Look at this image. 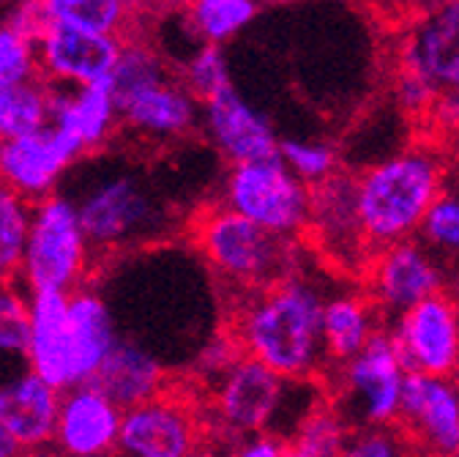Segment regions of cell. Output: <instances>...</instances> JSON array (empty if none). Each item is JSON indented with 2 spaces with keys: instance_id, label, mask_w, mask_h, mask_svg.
<instances>
[{
  "instance_id": "6da1fadb",
  "label": "cell",
  "mask_w": 459,
  "mask_h": 457,
  "mask_svg": "<svg viewBox=\"0 0 459 457\" xmlns=\"http://www.w3.org/2000/svg\"><path fill=\"white\" fill-rule=\"evenodd\" d=\"M323 302V291L301 274L244 296L233 321L238 351L284 381H312L325 367Z\"/></svg>"
},
{
  "instance_id": "7a4b0ae2",
  "label": "cell",
  "mask_w": 459,
  "mask_h": 457,
  "mask_svg": "<svg viewBox=\"0 0 459 457\" xmlns=\"http://www.w3.org/2000/svg\"><path fill=\"white\" fill-rule=\"evenodd\" d=\"M440 192H446V170L429 151H402L372 164L353 181L361 242L375 252L411 242Z\"/></svg>"
},
{
  "instance_id": "3957f363",
  "label": "cell",
  "mask_w": 459,
  "mask_h": 457,
  "mask_svg": "<svg viewBox=\"0 0 459 457\" xmlns=\"http://www.w3.org/2000/svg\"><path fill=\"white\" fill-rule=\"evenodd\" d=\"M69 198L96 258L151 244L172 227L167 200L137 170H104Z\"/></svg>"
},
{
  "instance_id": "277c9868",
  "label": "cell",
  "mask_w": 459,
  "mask_h": 457,
  "mask_svg": "<svg viewBox=\"0 0 459 457\" xmlns=\"http://www.w3.org/2000/svg\"><path fill=\"white\" fill-rule=\"evenodd\" d=\"M192 239L203 263L241 296L296 274L293 239H279L219 203L192 219Z\"/></svg>"
},
{
  "instance_id": "5b68a950",
  "label": "cell",
  "mask_w": 459,
  "mask_h": 457,
  "mask_svg": "<svg viewBox=\"0 0 459 457\" xmlns=\"http://www.w3.org/2000/svg\"><path fill=\"white\" fill-rule=\"evenodd\" d=\"M213 383V419L233 441L268 433L290 444L287 411L307 419L317 409L309 381H284L244 354Z\"/></svg>"
},
{
  "instance_id": "8992f818",
  "label": "cell",
  "mask_w": 459,
  "mask_h": 457,
  "mask_svg": "<svg viewBox=\"0 0 459 457\" xmlns=\"http://www.w3.org/2000/svg\"><path fill=\"white\" fill-rule=\"evenodd\" d=\"M93 250L69 195L55 192L33 203L30 231L17 282L28 294H74L88 285Z\"/></svg>"
},
{
  "instance_id": "52a82bcc",
  "label": "cell",
  "mask_w": 459,
  "mask_h": 457,
  "mask_svg": "<svg viewBox=\"0 0 459 457\" xmlns=\"http://www.w3.org/2000/svg\"><path fill=\"white\" fill-rule=\"evenodd\" d=\"M219 206L279 239H296L309 227L312 189L273 156L230 167L221 179Z\"/></svg>"
},
{
  "instance_id": "ba28073f",
  "label": "cell",
  "mask_w": 459,
  "mask_h": 457,
  "mask_svg": "<svg viewBox=\"0 0 459 457\" xmlns=\"http://www.w3.org/2000/svg\"><path fill=\"white\" fill-rule=\"evenodd\" d=\"M405 378L408 370L399 362L388 329H380L359 356L336 367L339 406L333 409L351 430L394 427Z\"/></svg>"
},
{
  "instance_id": "9c48e42d",
  "label": "cell",
  "mask_w": 459,
  "mask_h": 457,
  "mask_svg": "<svg viewBox=\"0 0 459 457\" xmlns=\"http://www.w3.org/2000/svg\"><path fill=\"white\" fill-rule=\"evenodd\" d=\"M388 334L408 373L454 378L459 370V304L454 296L437 294L411 307Z\"/></svg>"
},
{
  "instance_id": "30bf717a",
  "label": "cell",
  "mask_w": 459,
  "mask_h": 457,
  "mask_svg": "<svg viewBox=\"0 0 459 457\" xmlns=\"http://www.w3.org/2000/svg\"><path fill=\"white\" fill-rule=\"evenodd\" d=\"M203 444L197 411L184 397L164 391L124 411L118 457H189Z\"/></svg>"
},
{
  "instance_id": "8fae6325",
  "label": "cell",
  "mask_w": 459,
  "mask_h": 457,
  "mask_svg": "<svg viewBox=\"0 0 459 457\" xmlns=\"http://www.w3.org/2000/svg\"><path fill=\"white\" fill-rule=\"evenodd\" d=\"M36 47H39V77L47 85L88 88L109 80L115 64H118L124 39L41 22Z\"/></svg>"
},
{
  "instance_id": "7c38bea8",
  "label": "cell",
  "mask_w": 459,
  "mask_h": 457,
  "mask_svg": "<svg viewBox=\"0 0 459 457\" xmlns=\"http://www.w3.org/2000/svg\"><path fill=\"white\" fill-rule=\"evenodd\" d=\"M82 156V148L69 135L49 124L36 135L0 143V184L28 203H39L57 192Z\"/></svg>"
},
{
  "instance_id": "4fadbf2b",
  "label": "cell",
  "mask_w": 459,
  "mask_h": 457,
  "mask_svg": "<svg viewBox=\"0 0 459 457\" xmlns=\"http://www.w3.org/2000/svg\"><path fill=\"white\" fill-rule=\"evenodd\" d=\"M396 427L411 438L421 457L459 454V386L454 378L408 373Z\"/></svg>"
},
{
  "instance_id": "5bb4252c",
  "label": "cell",
  "mask_w": 459,
  "mask_h": 457,
  "mask_svg": "<svg viewBox=\"0 0 459 457\" xmlns=\"http://www.w3.org/2000/svg\"><path fill=\"white\" fill-rule=\"evenodd\" d=\"M446 294V274L432 252L416 239L380 250L372 260L369 274V302L377 312L402 315L411 307Z\"/></svg>"
},
{
  "instance_id": "9a60e30c",
  "label": "cell",
  "mask_w": 459,
  "mask_h": 457,
  "mask_svg": "<svg viewBox=\"0 0 459 457\" xmlns=\"http://www.w3.org/2000/svg\"><path fill=\"white\" fill-rule=\"evenodd\" d=\"M200 129L213 151L230 162V167L273 159L279 148L271 119L249 104L236 88L200 104Z\"/></svg>"
},
{
  "instance_id": "2e32d148",
  "label": "cell",
  "mask_w": 459,
  "mask_h": 457,
  "mask_svg": "<svg viewBox=\"0 0 459 457\" xmlns=\"http://www.w3.org/2000/svg\"><path fill=\"white\" fill-rule=\"evenodd\" d=\"M115 107L121 127L148 143H178L200 127V101L176 75L115 99Z\"/></svg>"
},
{
  "instance_id": "e0dca14e",
  "label": "cell",
  "mask_w": 459,
  "mask_h": 457,
  "mask_svg": "<svg viewBox=\"0 0 459 457\" xmlns=\"http://www.w3.org/2000/svg\"><path fill=\"white\" fill-rule=\"evenodd\" d=\"M124 411L91 383L61 391L52 452L57 457H112Z\"/></svg>"
},
{
  "instance_id": "ac0fdd59",
  "label": "cell",
  "mask_w": 459,
  "mask_h": 457,
  "mask_svg": "<svg viewBox=\"0 0 459 457\" xmlns=\"http://www.w3.org/2000/svg\"><path fill=\"white\" fill-rule=\"evenodd\" d=\"M402 72L435 93H459V0L435 6L402 47Z\"/></svg>"
},
{
  "instance_id": "d6986e66",
  "label": "cell",
  "mask_w": 459,
  "mask_h": 457,
  "mask_svg": "<svg viewBox=\"0 0 459 457\" xmlns=\"http://www.w3.org/2000/svg\"><path fill=\"white\" fill-rule=\"evenodd\" d=\"M28 370L57 391L74 389L72 334H69V296L30 294L28 326Z\"/></svg>"
},
{
  "instance_id": "ffe728a7",
  "label": "cell",
  "mask_w": 459,
  "mask_h": 457,
  "mask_svg": "<svg viewBox=\"0 0 459 457\" xmlns=\"http://www.w3.org/2000/svg\"><path fill=\"white\" fill-rule=\"evenodd\" d=\"M57 409H61V391L30 370L0 383V427L25 454L52 446Z\"/></svg>"
},
{
  "instance_id": "44dd1931",
  "label": "cell",
  "mask_w": 459,
  "mask_h": 457,
  "mask_svg": "<svg viewBox=\"0 0 459 457\" xmlns=\"http://www.w3.org/2000/svg\"><path fill=\"white\" fill-rule=\"evenodd\" d=\"M167 383L169 367L164 365V359L129 337H118L115 348L107 354V359L91 378V386L99 389L107 400H112L121 411H129L164 394Z\"/></svg>"
},
{
  "instance_id": "7402d4cb",
  "label": "cell",
  "mask_w": 459,
  "mask_h": 457,
  "mask_svg": "<svg viewBox=\"0 0 459 457\" xmlns=\"http://www.w3.org/2000/svg\"><path fill=\"white\" fill-rule=\"evenodd\" d=\"M52 127L69 135L82 154L104 148L121 127L109 80L88 88H52Z\"/></svg>"
},
{
  "instance_id": "603a6c76",
  "label": "cell",
  "mask_w": 459,
  "mask_h": 457,
  "mask_svg": "<svg viewBox=\"0 0 459 457\" xmlns=\"http://www.w3.org/2000/svg\"><path fill=\"white\" fill-rule=\"evenodd\" d=\"M69 334L74 386L91 383V378L121 337L104 294L93 285H82L80 291L69 294Z\"/></svg>"
},
{
  "instance_id": "cb8c5ba5",
  "label": "cell",
  "mask_w": 459,
  "mask_h": 457,
  "mask_svg": "<svg viewBox=\"0 0 459 457\" xmlns=\"http://www.w3.org/2000/svg\"><path fill=\"white\" fill-rule=\"evenodd\" d=\"M377 307L361 294H333L323 302L320 334H323V354L325 365L342 367L359 356L367 342L380 331Z\"/></svg>"
},
{
  "instance_id": "d4e9b609",
  "label": "cell",
  "mask_w": 459,
  "mask_h": 457,
  "mask_svg": "<svg viewBox=\"0 0 459 457\" xmlns=\"http://www.w3.org/2000/svg\"><path fill=\"white\" fill-rule=\"evenodd\" d=\"M39 0L20 4L0 22V91L39 80Z\"/></svg>"
},
{
  "instance_id": "484cf974",
  "label": "cell",
  "mask_w": 459,
  "mask_h": 457,
  "mask_svg": "<svg viewBox=\"0 0 459 457\" xmlns=\"http://www.w3.org/2000/svg\"><path fill=\"white\" fill-rule=\"evenodd\" d=\"M39 17L52 25L126 39L134 22V6L124 0H39Z\"/></svg>"
},
{
  "instance_id": "4316f807",
  "label": "cell",
  "mask_w": 459,
  "mask_h": 457,
  "mask_svg": "<svg viewBox=\"0 0 459 457\" xmlns=\"http://www.w3.org/2000/svg\"><path fill=\"white\" fill-rule=\"evenodd\" d=\"M260 14L255 0H195L181 14L186 31L197 44L221 47L244 33Z\"/></svg>"
},
{
  "instance_id": "83f0119b",
  "label": "cell",
  "mask_w": 459,
  "mask_h": 457,
  "mask_svg": "<svg viewBox=\"0 0 459 457\" xmlns=\"http://www.w3.org/2000/svg\"><path fill=\"white\" fill-rule=\"evenodd\" d=\"M30 294L17 279H0V383L28 370Z\"/></svg>"
},
{
  "instance_id": "f1b7e54d",
  "label": "cell",
  "mask_w": 459,
  "mask_h": 457,
  "mask_svg": "<svg viewBox=\"0 0 459 457\" xmlns=\"http://www.w3.org/2000/svg\"><path fill=\"white\" fill-rule=\"evenodd\" d=\"M52 124V88L39 77L0 91V143L36 135Z\"/></svg>"
},
{
  "instance_id": "f546056e",
  "label": "cell",
  "mask_w": 459,
  "mask_h": 457,
  "mask_svg": "<svg viewBox=\"0 0 459 457\" xmlns=\"http://www.w3.org/2000/svg\"><path fill=\"white\" fill-rule=\"evenodd\" d=\"M176 77L200 104L230 91V88H236L227 52L221 47H211V44H197L176 69Z\"/></svg>"
},
{
  "instance_id": "4dcf8cb0",
  "label": "cell",
  "mask_w": 459,
  "mask_h": 457,
  "mask_svg": "<svg viewBox=\"0 0 459 457\" xmlns=\"http://www.w3.org/2000/svg\"><path fill=\"white\" fill-rule=\"evenodd\" d=\"M33 203L0 184V279H17L30 231Z\"/></svg>"
},
{
  "instance_id": "1f68e13d",
  "label": "cell",
  "mask_w": 459,
  "mask_h": 457,
  "mask_svg": "<svg viewBox=\"0 0 459 457\" xmlns=\"http://www.w3.org/2000/svg\"><path fill=\"white\" fill-rule=\"evenodd\" d=\"M276 156L290 173L309 189L331 181L339 170V154L325 140H309V137H281Z\"/></svg>"
},
{
  "instance_id": "d6a6232c",
  "label": "cell",
  "mask_w": 459,
  "mask_h": 457,
  "mask_svg": "<svg viewBox=\"0 0 459 457\" xmlns=\"http://www.w3.org/2000/svg\"><path fill=\"white\" fill-rule=\"evenodd\" d=\"M351 427L339 417V411L333 406H317L293 433L290 444L309 457H339V452L344 449L351 438Z\"/></svg>"
},
{
  "instance_id": "836d02e7",
  "label": "cell",
  "mask_w": 459,
  "mask_h": 457,
  "mask_svg": "<svg viewBox=\"0 0 459 457\" xmlns=\"http://www.w3.org/2000/svg\"><path fill=\"white\" fill-rule=\"evenodd\" d=\"M416 236V242L432 255H459V198L454 189L437 195V200L424 214Z\"/></svg>"
},
{
  "instance_id": "e575fe53",
  "label": "cell",
  "mask_w": 459,
  "mask_h": 457,
  "mask_svg": "<svg viewBox=\"0 0 459 457\" xmlns=\"http://www.w3.org/2000/svg\"><path fill=\"white\" fill-rule=\"evenodd\" d=\"M339 457H421V452L394 425L353 430Z\"/></svg>"
},
{
  "instance_id": "d590c367",
  "label": "cell",
  "mask_w": 459,
  "mask_h": 457,
  "mask_svg": "<svg viewBox=\"0 0 459 457\" xmlns=\"http://www.w3.org/2000/svg\"><path fill=\"white\" fill-rule=\"evenodd\" d=\"M287 444L276 435H249V438H238L233 441V449H230V457H284Z\"/></svg>"
},
{
  "instance_id": "8d00e7d4",
  "label": "cell",
  "mask_w": 459,
  "mask_h": 457,
  "mask_svg": "<svg viewBox=\"0 0 459 457\" xmlns=\"http://www.w3.org/2000/svg\"><path fill=\"white\" fill-rule=\"evenodd\" d=\"M432 110L443 127L459 132V93H437L432 101Z\"/></svg>"
},
{
  "instance_id": "74e56055",
  "label": "cell",
  "mask_w": 459,
  "mask_h": 457,
  "mask_svg": "<svg viewBox=\"0 0 459 457\" xmlns=\"http://www.w3.org/2000/svg\"><path fill=\"white\" fill-rule=\"evenodd\" d=\"M25 452L14 444V438L0 427V457H22Z\"/></svg>"
},
{
  "instance_id": "f35d334b",
  "label": "cell",
  "mask_w": 459,
  "mask_h": 457,
  "mask_svg": "<svg viewBox=\"0 0 459 457\" xmlns=\"http://www.w3.org/2000/svg\"><path fill=\"white\" fill-rule=\"evenodd\" d=\"M22 457H57L52 449H44V452H30V454H22Z\"/></svg>"
},
{
  "instance_id": "ab89813d",
  "label": "cell",
  "mask_w": 459,
  "mask_h": 457,
  "mask_svg": "<svg viewBox=\"0 0 459 457\" xmlns=\"http://www.w3.org/2000/svg\"><path fill=\"white\" fill-rule=\"evenodd\" d=\"M284 457H309V454H304V452H299V449H293V446H287Z\"/></svg>"
},
{
  "instance_id": "60d3db41",
  "label": "cell",
  "mask_w": 459,
  "mask_h": 457,
  "mask_svg": "<svg viewBox=\"0 0 459 457\" xmlns=\"http://www.w3.org/2000/svg\"><path fill=\"white\" fill-rule=\"evenodd\" d=\"M189 457H211V454H208L205 449H197V452H195V454H189Z\"/></svg>"
},
{
  "instance_id": "b9f144b4",
  "label": "cell",
  "mask_w": 459,
  "mask_h": 457,
  "mask_svg": "<svg viewBox=\"0 0 459 457\" xmlns=\"http://www.w3.org/2000/svg\"><path fill=\"white\" fill-rule=\"evenodd\" d=\"M454 192H456V198H459V181H456V187H454Z\"/></svg>"
},
{
  "instance_id": "7bdbcfd3",
  "label": "cell",
  "mask_w": 459,
  "mask_h": 457,
  "mask_svg": "<svg viewBox=\"0 0 459 457\" xmlns=\"http://www.w3.org/2000/svg\"><path fill=\"white\" fill-rule=\"evenodd\" d=\"M429 457H446V454H429ZM454 457H459V454H454Z\"/></svg>"
}]
</instances>
